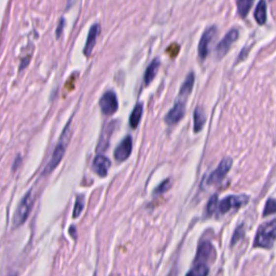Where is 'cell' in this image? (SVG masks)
Returning <instances> with one entry per match:
<instances>
[{
	"label": "cell",
	"instance_id": "8992f818",
	"mask_svg": "<svg viewBox=\"0 0 276 276\" xmlns=\"http://www.w3.org/2000/svg\"><path fill=\"white\" fill-rule=\"evenodd\" d=\"M232 164H233V162L230 159V157H224V159L219 163V165L217 166L216 170L207 177L206 184H217L219 183H221L224 179V177L227 176L229 171L231 170V167H232Z\"/></svg>",
	"mask_w": 276,
	"mask_h": 276
},
{
	"label": "cell",
	"instance_id": "d6986e66",
	"mask_svg": "<svg viewBox=\"0 0 276 276\" xmlns=\"http://www.w3.org/2000/svg\"><path fill=\"white\" fill-rule=\"evenodd\" d=\"M208 273H210V266L193 263L192 268L189 270V272L185 276H207Z\"/></svg>",
	"mask_w": 276,
	"mask_h": 276
},
{
	"label": "cell",
	"instance_id": "3957f363",
	"mask_svg": "<svg viewBox=\"0 0 276 276\" xmlns=\"http://www.w3.org/2000/svg\"><path fill=\"white\" fill-rule=\"evenodd\" d=\"M33 201H35V195L32 193V190H30L24 195V198L22 199L20 204L16 208L15 214L13 216V227L18 228L22 226L26 220L28 216H30L31 211L33 205Z\"/></svg>",
	"mask_w": 276,
	"mask_h": 276
},
{
	"label": "cell",
	"instance_id": "6da1fadb",
	"mask_svg": "<svg viewBox=\"0 0 276 276\" xmlns=\"http://www.w3.org/2000/svg\"><path fill=\"white\" fill-rule=\"evenodd\" d=\"M71 138V126L70 122L66 125V127L63 129L61 136L59 138V142L56 144V147L53 151V154L51 156V159L49 163L47 164L46 168H44L43 174H50L51 172L54 171V168H56L60 163L63 160V157L66 153V149L68 147L69 142Z\"/></svg>",
	"mask_w": 276,
	"mask_h": 276
},
{
	"label": "cell",
	"instance_id": "ac0fdd59",
	"mask_svg": "<svg viewBox=\"0 0 276 276\" xmlns=\"http://www.w3.org/2000/svg\"><path fill=\"white\" fill-rule=\"evenodd\" d=\"M255 19L257 21L258 24L263 25L267 21V3L264 0H261L260 2L258 3L257 8L255 10Z\"/></svg>",
	"mask_w": 276,
	"mask_h": 276
},
{
	"label": "cell",
	"instance_id": "9a60e30c",
	"mask_svg": "<svg viewBox=\"0 0 276 276\" xmlns=\"http://www.w3.org/2000/svg\"><path fill=\"white\" fill-rule=\"evenodd\" d=\"M160 68V61L155 59L154 61H151V64L148 66V68L146 69L145 72V77H144V81L146 86H148L150 82H152V80L155 78L157 71H159Z\"/></svg>",
	"mask_w": 276,
	"mask_h": 276
},
{
	"label": "cell",
	"instance_id": "7c38bea8",
	"mask_svg": "<svg viewBox=\"0 0 276 276\" xmlns=\"http://www.w3.org/2000/svg\"><path fill=\"white\" fill-rule=\"evenodd\" d=\"M111 165L110 160L104 154H98L93 162V171L97 174L99 177H106L108 174L109 167Z\"/></svg>",
	"mask_w": 276,
	"mask_h": 276
},
{
	"label": "cell",
	"instance_id": "cb8c5ba5",
	"mask_svg": "<svg viewBox=\"0 0 276 276\" xmlns=\"http://www.w3.org/2000/svg\"><path fill=\"white\" fill-rule=\"evenodd\" d=\"M243 236H244V228H243V226H240L238 229L235 230L232 241H231V245H234L238 243L241 239H243Z\"/></svg>",
	"mask_w": 276,
	"mask_h": 276
},
{
	"label": "cell",
	"instance_id": "8fae6325",
	"mask_svg": "<svg viewBox=\"0 0 276 276\" xmlns=\"http://www.w3.org/2000/svg\"><path fill=\"white\" fill-rule=\"evenodd\" d=\"M132 148H133V142L131 136H127L122 140L120 145L118 146L116 151H115V157L116 160L119 162H123L128 159V156L132 153Z\"/></svg>",
	"mask_w": 276,
	"mask_h": 276
},
{
	"label": "cell",
	"instance_id": "7a4b0ae2",
	"mask_svg": "<svg viewBox=\"0 0 276 276\" xmlns=\"http://www.w3.org/2000/svg\"><path fill=\"white\" fill-rule=\"evenodd\" d=\"M276 240V219L262 223L258 228L253 246L260 248H271Z\"/></svg>",
	"mask_w": 276,
	"mask_h": 276
},
{
	"label": "cell",
	"instance_id": "ffe728a7",
	"mask_svg": "<svg viewBox=\"0 0 276 276\" xmlns=\"http://www.w3.org/2000/svg\"><path fill=\"white\" fill-rule=\"evenodd\" d=\"M252 2H253V0H236L239 14L242 16V18H245V16L248 14L249 10L252 5Z\"/></svg>",
	"mask_w": 276,
	"mask_h": 276
},
{
	"label": "cell",
	"instance_id": "603a6c76",
	"mask_svg": "<svg viewBox=\"0 0 276 276\" xmlns=\"http://www.w3.org/2000/svg\"><path fill=\"white\" fill-rule=\"evenodd\" d=\"M217 206H218V196L213 195L207 204V215L212 216L213 214H215L217 212Z\"/></svg>",
	"mask_w": 276,
	"mask_h": 276
},
{
	"label": "cell",
	"instance_id": "4fadbf2b",
	"mask_svg": "<svg viewBox=\"0 0 276 276\" xmlns=\"http://www.w3.org/2000/svg\"><path fill=\"white\" fill-rule=\"evenodd\" d=\"M99 31H100V28H99L98 24H94L91 28H90L86 46H84V49H83V53L86 56H90L92 54V51H93V49L95 47V43H96V40H97V36L99 33Z\"/></svg>",
	"mask_w": 276,
	"mask_h": 276
},
{
	"label": "cell",
	"instance_id": "30bf717a",
	"mask_svg": "<svg viewBox=\"0 0 276 276\" xmlns=\"http://www.w3.org/2000/svg\"><path fill=\"white\" fill-rule=\"evenodd\" d=\"M217 30L215 26H212L208 28V30L205 31V32L203 33V36L200 40L199 43V54H200V58L202 60H204L206 56L210 53V47H211V43L214 39V36H215Z\"/></svg>",
	"mask_w": 276,
	"mask_h": 276
},
{
	"label": "cell",
	"instance_id": "ba28073f",
	"mask_svg": "<svg viewBox=\"0 0 276 276\" xmlns=\"http://www.w3.org/2000/svg\"><path fill=\"white\" fill-rule=\"evenodd\" d=\"M238 38H239V31L236 30H231L227 35L224 36L222 40L218 43V46L216 48L217 58L218 59L223 58V56L228 53L231 46L238 40Z\"/></svg>",
	"mask_w": 276,
	"mask_h": 276
},
{
	"label": "cell",
	"instance_id": "52a82bcc",
	"mask_svg": "<svg viewBox=\"0 0 276 276\" xmlns=\"http://www.w3.org/2000/svg\"><path fill=\"white\" fill-rule=\"evenodd\" d=\"M99 107L100 110L106 116H111L118 110V98L115 92L108 91L106 92L101 98L99 99Z\"/></svg>",
	"mask_w": 276,
	"mask_h": 276
},
{
	"label": "cell",
	"instance_id": "9c48e42d",
	"mask_svg": "<svg viewBox=\"0 0 276 276\" xmlns=\"http://www.w3.org/2000/svg\"><path fill=\"white\" fill-rule=\"evenodd\" d=\"M185 112V105L184 100L179 99L176 101L173 108L168 111V114L165 117V122L168 125H174L178 123L180 120L183 119Z\"/></svg>",
	"mask_w": 276,
	"mask_h": 276
},
{
	"label": "cell",
	"instance_id": "5b68a950",
	"mask_svg": "<svg viewBox=\"0 0 276 276\" xmlns=\"http://www.w3.org/2000/svg\"><path fill=\"white\" fill-rule=\"evenodd\" d=\"M215 260H216V249L214 248L213 244L208 241L201 242L198 247V251H196V256L193 263L210 266V264H212Z\"/></svg>",
	"mask_w": 276,
	"mask_h": 276
},
{
	"label": "cell",
	"instance_id": "d4e9b609",
	"mask_svg": "<svg viewBox=\"0 0 276 276\" xmlns=\"http://www.w3.org/2000/svg\"><path fill=\"white\" fill-rule=\"evenodd\" d=\"M171 187V182H170V179H166L163 182L159 187H157V189L155 190V193L156 194H161V193H164L165 191H167L168 189H170Z\"/></svg>",
	"mask_w": 276,
	"mask_h": 276
},
{
	"label": "cell",
	"instance_id": "e0dca14e",
	"mask_svg": "<svg viewBox=\"0 0 276 276\" xmlns=\"http://www.w3.org/2000/svg\"><path fill=\"white\" fill-rule=\"evenodd\" d=\"M143 110H144L143 104H137L134 107L131 117H129V125H131L132 128H136L138 126L140 119H142V116H143Z\"/></svg>",
	"mask_w": 276,
	"mask_h": 276
},
{
	"label": "cell",
	"instance_id": "277c9868",
	"mask_svg": "<svg viewBox=\"0 0 276 276\" xmlns=\"http://www.w3.org/2000/svg\"><path fill=\"white\" fill-rule=\"evenodd\" d=\"M248 201L249 196L245 194L229 195L218 203L217 213L220 214V215H224V214L229 213L231 210H238V208L246 205Z\"/></svg>",
	"mask_w": 276,
	"mask_h": 276
},
{
	"label": "cell",
	"instance_id": "484cf974",
	"mask_svg": "<svg viewBox=\"0 0 276 276\" xmlns=\"http://www.w3.org/2000/svg\"><path fill=\"white\" fill-rule=\"evenodd\" d=\"M63 24H64V21H63V20H61V22H60V25H59V30H58V31H56V35H58V37H60V36H61V30H63Z\"/></svg>",
	"mask_w": 276,
	"mask_h": 276
},
{
	"label": "cell",
	"instance_id": "5bb4252c",
	"mask_svg": "<svg viewBox=\"0 0 276 276\" xmlns=\"http://www.w3.org/2000/svg\"><path fill=\"white\" fill-rule=\"evenodd\" d=\"M193 84H194V75L191 72L185 78L184 82L183 83L182 88H180V91H179V99H183L185 100V98L188 97V95L192 91V88H193Z\"/></svg>",
	"mask_w": 276,
	"mask_h": 276
},
{
	"label": "cell",
	"instance_id": "44dd1931",
	"mask_svg": "<svg viewBox=\"0 0 276 276\" xmlns=\"http://www.w3.org/2000/svg\"><path fill=\"white\" fill-rule=\"evenodd\" d=\"M275 213H276V199H269L266 203V206L263 208V216L267 217Z\"/></svg>",
	"mask_w": 276,
	"mask_h": 276
},
{
	"label": "cell",
	"instance_id": "7402d4cb",
	"mask_svg": "<svg viewBox=\"0 0 276 276\" xmlns=\"http://www.w3.org/2000/svg\"><path fill=\"white\" fill-rule=\"evenodd\" d=\"M84 207V198L82 195H79L76 200V204L74 208V213H72V217L74 218H79V216L82 214Z\"/></svg>",
	"mask_w": 276,
	"mask_h": 276
},
{
	"label": "cell",
	"instance_id": "2e32d148",
	"mask_svg": "<svg viewBox=\"0 0 276 276\" xmlns=\"http://www.w3.org/2000/svg\"><path fill=\"white\" fill-rule=\"evenodd\" d=\"M193 119H194L193 129H194L195 133H198L203 128V126H204L205 122H206L205 112H204V110H203L202 107H198V108L195 109L194 115H193Z\"/></svg>",
	"mask_w": 276,
	"mask_h": 276
}]
</instances>
